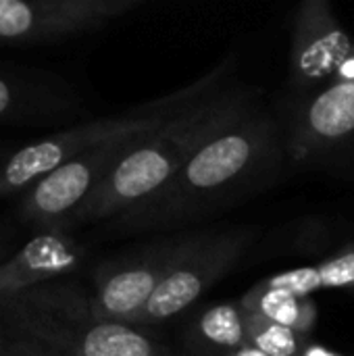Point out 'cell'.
I'll return each instance as SVG.
<instances>
[{
	"instance_id": "obj_5",
	"label": "cell",
	"mask_w": 354,
	"mask_h": 356,
	"mask_svg": "<svg viewBox=\"0 0 354 356\" xmlns=\"http://www.w3.org/2000/svg\"><path fill=\"white\" fill-rule=\"evenodd\" d=\"M207 229L159 238L134 252L108 259L94 271L92 313L100 321L134 325L167 273L204 238Z\"/></svg>"
},
{
	"instance_id": "obj_15",
	"label": "cell",
	"mask_w": 354,
	"mask_h": 356,
	"mask_svg": "<svg viewBox=\"0 0 354 356\" xmlns=\"http://www.w3.org/2000/svg\"><path fill=\"white\" fill-rule=\"evenodd\" d=\"M271 286L292 290L300 296H311L319 290L334 288H354V246L344 248L342 252L325 259L319 265L298 267L263 280Z\"/></svg>"
},
{
	"instance_id": "obj_8",
	"label": "cell",
	"mask_w": 354,
	"mask_h": 356,
	"mask_svg": "<svg viewBox=\"0 0 354 356\" xmlns=\"http://www.w3.org/2000/svg\"><path fill=\"white\" fill-rule=\"evenodd\" d=\"M286 152L296 165L338 167L354 156V81H334L294 102Z\"/></svg>"
},
{
	"instance_id": "obj_20",
	"label": "cell",
	"mask_w": 354,
	"mask_h": 356,
	"mask_svg": "<svg viewBox=\"0 0 354 356\" xmlns=\"http://www.w3.org/2000/svg\"><path fill=\"white\" fill-rule=\"evenodd\" d=\"M10 154H13V150H8V148H6L4 144H0V167H2L4 163H6V159H8Z\"/></svg>"
},
{
	"instance_id": "obj_7",
	"label": "cell",
	"mask_w": 354,
	"mask_h": 356,
	"mask_svg": "<svg viewBox=\"0 0 354 356\" xmlns=\"http://www.w3.org/2000/svg\"><path fill=\"white\" fill-rule=\"evenodd\" d=\"M257 238V227L207 229L204 238L167 273L134 325L148 330L182 315L242 261Z\"/></svg>"
},
{
	"instance_id": "obj_23",
	"label": "cell",
	"mask_w": 354,
	"mask_h": 356,
	"mask_svg": "<svg viewBox=\"0 0 354 356\" xmlns=\"http://www.w3.org/2000/svg\"><path fill=\"white\" fill-rule=\"evenodd\" d=\"M303 356H305V355H303Z\"/></svg>"
},
{
	"instance_id": "obj_12",
	"label": "cell",
	"mask_w": 354,
	"mask_h": 356,
	"mask_svg": "<svg viewBox=\"0 0 354 356\" xmlns=\"http://www.w3.org/2000/svg\"><path fill=\"white\" fill-rule=\"evenodd\" d=\"M86 248L69 232H38L23 248L0 263V294L17 298L33 288L77 271Z\"/></svg>"
},
{
	"instance_id": "obj_11",
	"label": "cell",
	"mask_w": 354,
	"mask_h": 356,
	"mask_svg": "<svg viewBox=\"0 0 354 356\" xmlns=\"http://www.w3.org/2000/svg\"><path fill=\"white\" fill-rule=\"evenodd\" d=\"M83 100L58 73L0 65V125L50 127L77 119Z\"/></svg>"
},
{
	"instance_id": "obj_10",
	"label": "cell",
	"mask_w": 354,
	"mask_h": 356,
	"mask_svg": "<svg viewBox=\"0 0 354 356\" xmlns=\"http://www.w3.org/2000/svg\"><path fill=\"white\" fill-rule=\"evenodd\" d=\"M354 52L351 33L323 0L303 2L294 17L290 90L296 102L334 83L340 65Z\"/></svg>"
},
{
	"instance_id": "obj_19",
	"label": "cell",
	"mask_w": 354,
	"mask_h": 356,
	"mask_svg": "<svg viewBox=\"0 0 354 356\" xmlns=\"http://www.w3.org/2000/svg\"><path fill=\"white\" fill-rule=\"evenodd\" d=\"M232 356H267V355H263L259 348H255V346H250V344H244L240 350H236Z\"/></svg>"
},
{
	"instance_id": "obj_21",
	"label": "cell",
	"mask_w": 354,
	"mask_h": 356,
	"mask_svg": "<svg viewBox=\"0 0 354 356\" xmlns=\"http://www.w3.org/2000/svg\"><path fill=\"white\" fill-rule=\"evenodd\" d=\"M175 356H190V355H186V353H175Z\"/></svg>"
},
{
	"instance_id": "obj_17",
	"label": "cell",
	"mask_w": 354,
	"mask_h": 356,
	"mask_svg": "<svg viewBox=\"0 0 354 356\" xmlns=\"http://www.w3.org/2000/svg\"><path fill=\"white\" fill-rule=\"evenodd\" d=\"M0 356H56L48 348L29 342V340H19V338H4L0 344Z\"/></svg>"
},
{
	"instance_id": "obj_9",
	"label": "cell",
	"mask_w": 354,
	"mask_h": 356,
	"mask_svg": "<svg viewBox=\"0 0 354 356\" xmlns=\"http://www.w3.org/2000/svg\"><path fill=\"white\" fill-rule=\"evenodd\" d=\"M144 0H0V46H42L98 31Z\"/></svg>"
},
{
	"instance_id": "obj_16",
	"label": "cell",
	"mask_w": 354,
	"mask_h": 356,
	"mask_svg": "<svg viewBox=\"0 0 354 356\" xmlns=\"http://www.w3.org/2000/svg\"><path fill=\"white\" fill-rule=\"evenodd\" d=\"M246 319V340L250 346L259 348L267 356H303L305 336L290 327L277 325L261 315L244 311Z\"/></svg>"
},
{
	"instance_id": "obj_2",
	"label": "cell",
	"mask_w": 354,
	"mask_h": 356,
	"mask_svg": "<svg viewBox=\"0 0 354 356\" xmlns=\"http://www.w3.org/2000/svg\"><path fill=\"white\" fill-rule=\"evenodd\" d=\"M257 104H261L259 90L232 81L177 111L119 161L90 202L79 211L73 227L113 221L154 196L198 148Z\"/></svg>"
},
{
	"instance_id": "obj_18",
	"label": "cell",
	"mask_w": 354,
	"mask_h": 356,
	"mask_svg": "<svg viewBox=\"0 0 354 356\" xmlns=\"http://www.w3.org/2000/svg\"><path fill=\"white\" fill-rule=\"evenodd\" d=\"M13 298L10 296H4L0 294V344L4 342L6 338V315H8V307H10Z\"/></svg>"
},
{
	"instance_id": "obj_22",
	"label": "cell",
	"mask_w": 354,
	"mask_h": 356,
	"mask_svg": "<svg viewBox=\"0 0 354 356\" xmlns=\"http://www.w3.org/2000/svg\"><path fill=\"white\" fill-rule=\"evenodd\" d=\"M0 254H2V252H0Z\"/></svg>"
},
{
	"instance_id": "obj_3",
	"label": "cell",
	"mask_w": 354,
	"mask_h": 356,
	"mask_svg": "<svg viewBox=\"0 0 354 356\" xmlns=\"http://www.w3.org/2000/svg\"><path fill=\"white\" fill-rule=\"evenodd\" d=\"M6 338L35 342L56 356H175L146 327L100 321L90 292L75 284L50 282L13 298Z\"/></svg>"
},
{
	"instance_id": "obj_1",
	"label": "cell",
	"mask_w": 354,
	"mask_h": 356,
	"mask_svg": "<svg viewBox=\"0 0 354 356\" xmlns=\"http://www.w3.org/2000/svg\"><path fill=\"white\" fill-rule=\"evenodd\" d=\"M286 159L284 121L257 104L198 148L154 196L113 219L111 227L119 234L188 227L271 186Z\"/></svg>"
},
{
	"instance_id": "obj_6",
	"label": "cell",
	"mask_w": 354,
	"mask_h": 356,
	"mask_svg": "<svg viewBox=\"0 0 354 356\" xmlns=\"http://www.w3.org/2000/svg\"><path fill=\"white\" fill-rule=\"evenodd\" d=\"M146 136L104 144L40 177L17 196L19 217L38 232H69L79 211L90 202L119 161Z\"/></svg>"
},
{
	"instance_id": "obj_4",
	"label": "cell",
	"mask_w": 354,
	"mask_h": 356,
	"mask_svg": "<svg viewBox=\"0 0 354 356\" xmlns=\"http://www.w3.org/2000/svg\"><path fill=\"white\" fill-rule=\"evenodd\" d=\"M236 71V56H227L202 79L179 88L163 98H156L148 104L129 108L119 115L104 119L81 121L58 131H52L35 142H29L6 159L0 167V200L19 196L40 177L63 167L65 163L100 148L104 144L144 136L159 129L169 117L188 106L190 102L232 83V73Z\"/></svg>"
},
{
	"instance_id": "obj_13",
	"label": "cell",
	"mask_w": 354,
	"mask_h": 356,
	"mask_svg": "<svg viewBox=\"0 0 354 356\" xmlns=\"http://www.w3.org/2000/svg\"><path fill=\"white\" fill-rule=\"evenodd\" d=\"M246 340L244 309L238 302H223L204 311L184 334V350L190 356H232Z\"/></svg>"
},
{
	"instance_id": "obj_14",
	"label": "cell",
	"mask_w": 354,
	"mask_h": 356,
	"mask_svg": "<svg viewBox=\"0 0 354 356\" xmlns=\"http://www.w3.org/2000/svg\"><path fill=\"white\" fill-rule=\"evenodd\" d=\"M240 305L244 311L290 327L305 338L313 332L317 321V307L311 296H300L267 282H259L255 288H250Z\"/></svg>"
}]
</instances>
